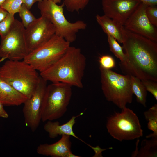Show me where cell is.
<instances>
[{
  "mask_svg": "<svg viewBox=\"0 0 157 157\" xmlns=\"http://www.w3.org/2000/svg\"><path fill=\"white\" fill-rule=\"evenodd\" d=\"M100 66L102 68L111 69L115 66V62L113 58L110 55H104L99 58Z\"/></svg>",
  "mask_w": 157,
  "mask_h": 157,
  "instance_id": "obj_26",
  "label": "cell"
},
{
  "mask_svg": "<svg viewBox=\"0 0 157 157\" xmlns=\"http://www.w3.org/2000/svg\"><path fill=\"white\" fill-rule=\"evenodd\" d=\"M61 136L59 140L54 143L40 144L37 147V153L40 155L52 157H80L72 152L71 136L67 135Z\"/></svg>",
  "mask_w": 157,
  "mask_h": 157,
  "instance_id": "obj_14",
  "label": "cell"
},
{
  "mask_svg": "<svg viewBox=\"0 0 157 157\" xmlns=\"http://www.w3.org/2000/svg\"><path fill=\"white\" fill-rule=\"evenodd\" d=\"M8 13L6 10L0 6V22L5 18Z\"/></svg>",
  "mask_w": 157,
  "mask_h": 157,
  "instance_id": "obj_33",
  "label": "cell"
},
{
  "mask_svg": "<svg viewBox=\"0 0 157 157\" xmlns=\"http://www.w3.org/2000/svg\"><path fill=\"white\" fill-rule=\"evenodd\" d=\"M107 35L110 51L119 59L121 61L120 64L124 63L126 61V57L123 51L122 47L113 37L109 34Z\"/></svg>",
  "mask_w": 157,
  "mask_h": 157,
  "instance_id": "obj_21",
  "label": "cell"
},
{
  "mask_svg": "<svg viewBox=\"0 0 157 157\" xmlns=\"http://www.w3.org/2000/svg\"><path fill=\"white\" fill-rule=\"evenodd\" d=\"M6 0H0V6H1L3 3Z\"/></svg>",
  "mask_w": 157,
  "mask_h": 157,
  "instance_id": "obj_36",
  "label": "cell"
},
{
  "mask_svg": "<svg viewBox=\"0 0 157 157\" xmlns=\"http://www.w3.org/2000/svg\"><path fill=\"white\" fill-rule=\"evenodd\" d=\"M83 114V113H81L77 115L72 116L68 122L62 124H60L58 121H47L44 126V129L48 133L49 138H55L59 135H67L72 136L84 142L76 135L73 130L76 118Z\"/></svg>",
  "mask_w": 157,
  "mask_h": 157,
  "instance_id": "obj_15",
  "label": "cell"
},
{
  "mask_svg": "<svg viewBox=\"0 0 157 157\" xmlns=\"http://www.w3.org/2000/svg\"><path fill=\"white\" fill-rule=\"evenodd\" d=\"M15 19L14 15L8 13L5 18L0 22V36L1 38L8 34Z\"/></svg>",
  "mask_w": 157,
  "mask_h": 157,
  "instance_id": "obj_25",
  "label": "cell"
},
{
  "mask_svg": "<svg viewBox=\"0 0 157 157\" xmlns=\"http://www.w3.org/2000/svg\"><path fill=\"white\" fill-rule=\"evenodd\" d=\"M23 3L22 0H6L1 7L8 13L14 15L19 12Z\"/></svg>",
  "mask_w": 157,
  "mask_h": 157,
  "instance_id": "obj_24",
  "label": "cell"
},
{
  "mask_svg": "<svg viewBox=\"0 0 157 157\" xmlns=\"http://www.w3.org/2000/svg\"><path fill=\"white\" fill-rule=\"evenodd\" d=\"M86 61L80 48L70 46L58 60L40 75L47 81L82 88Z\"/></svg>",
  "mask_w": 157,
  "mask_h": 157,
  "instance_id": "obj_2",
  "label": "cell"
},
{
  "mask_svg": "<svg viewBox=\"0 0 157 157\" xmlns=\"http://www.w3.org/2000/svg\"><path fill=\"white\" fill-rule=\"evenodd\" d=\"M90 0H64L63 3L69 12H79L87 6Z\"/></svg>",
  "mask_w": 157,
  "mask_h": 157,
  "instance_id": "obj_22",
  "label": "cell"
},
{
  "mask_svg": "<svg viewBox=\"0 0 157 157\" xmlns=\"http://www.w3.org/2000/svg\"><path fill=\"white\" fill-rule=\"evenodd\" d=\"M148 6L141 2L128 18L124 28L131 32L157 42V29L149 22L146 11Z\"/></svg>",
  "mask_w": 157,
  "mask_h": 157,
  "instance_id": "obj_12",
  "label": "cell"
},
{
  "mask_svg": "<svg viewBox=\"0 0 157 157\" xmlns=\"http://www.w3.org/2000/svg\"><path fill=\"white\" fill-rule=\"evenodd\" d=\"M142 3L149 6L157 5V0H139Z\"/></svg>",
  "mask_w": 157,
  "mask_h": 157,
  "instance_id": "obj_32",
  "label": "cell"
},
{
  "mask_svg": "<svg viewBox=\"0 0 157 157\" xmlns=\"http://www.w3.org/2000/svg\"><path fill=\"white\" fill-rule=\"evenodd\" d=\"M28 54L39 47L55 35L53 24L41 16L30 24L25 30Z\"/></svg>",
  "mask_w": 157,
  "mask_h": 157,
  "instance_id": "obj_11",
  "label": "cell"
},
{
  "mask_svg": "<svg viewBox=\"0 0 157 157\" xmlns=\"http://www.w3.org/2000/svg\"><path fill=\"white\" fill-rule=\"evenodd\" d=\"M25 28L21 22L15 19L8 34L1 38L0 57L9 60H20L28 54Z\"/></svg>",
  "mask_w": 157,
  "mask_h": 157,
  "instance_id": "obj_9",
  "label": "cell"
},
{
  "mask_svg": "<svg viewBox=\"0 0 157 157\" xmlns=\"http://www.w3.org/2000/svg\"><path fill=\"white\" fill-rule=\"evenodd\" d=\"M147 91L150 92L157 100V81L150 80H141Z\"/></svg>",
  "mask_w": 157,
  "mask_h": 157,
  "instance_id": "obj_27",
  "label": "cell"
},
{
  "mask_svg": "<svg viewBox=\"0 0 157 157\" xmlns=\"http://www.w3.org/2000/svg\"><path fill=\"white\" fill-rule=\"evenodd\" d=\"M47 0L52 1L56 4L60 3L61 1V0Z\"/></svg>",
  "mask_w": 157,
  "mask_h": 157,
  "instance_id": "obj_34",
  "label": "cell"
},
{
  "mask_svg": "<svg viewBox=\"0 0 157 157\" xmlns=\"http://www.w3.org/2000/svg\"><path fill=\"white\" fill-rule=\"evenodd\" d=\"M106 128L111 136L118 141L133 140L142 137L143 131L136 114L126 107L107 119Z\"/></svg>",
  "mask_w": 157,
  "mask_h": 157,
  "instance_id": "obj_7",
  "label": "cell"
},
{
  "mask_svg": "<svg viewBox=\"0 0 157 157\" xmlns=\"http://www.w3.org/2000/svg\"><path fill=\"white\" fill-rule=\"evenodd\" d=\"M47 81L40 76L37 88L34 93L24 103L22 111L25 124L34 132L41 121V108Z\"/></svg>",
  "mask_w": 157,
  "mask_h": 157,
  "instance_id": "obj_10",
  "label": "cell"
},
{
  "mask_svg": "<svg viewBox=\"0 0 157 157\" xmlns=\"http://www.w3.org/2000/svg\"><path fill=\"white\" fill-rule=\"evenodd\" d=\"M101 88L106 100L121 110L133 100L131 75H122L99 66Z\"/></svg>",
  "mask_w": 157,
  "mask_h": 157,
  "instance_id": "obj_4",
  "label": "cell"
},
{
  "mask_svg": "<svg viewBox=\"0 0 157 157\" xmlns=\"http://www.w3.org/2000/svg\"><path fill=\"white\" fill-rule=\"evenodd\" d=\"M23 3L29 9L31 8L33 5L36 2L41 1L42 0H22Z\"/></svg>",
  "mask_w": 157,
  "mask_h": 157,
  "instance_id": "obj_29",
  "label": "cell"
},
{
  "mask_svg": "<svg viewBox=\"0 0 157 157\" xmlns=\"http://www.w3.org/2000/svg\"><path fill=\"white\" fill-rule=\"evenodd\" d=\"M70 44L62 37L55 35L42 46L29 53L23 60L42 72L58 60Z\"/></svg>",
  "mask_w": 157,
  "mask_h": 157,
  "instance_id": "obj_8",
  "label": "cell"
},
{
  "mask_svg": "<svg viewBox=\"0 0 157 157\" xmlns=\"http://www.w3.org/2000/svg\"><path fill=\"white\" fill-rule=\"evenodd\" d=\"M29 10L24 4L23 3L18 13L22 19L21 22L25 28L37 19Z\"/></svg>",
  "mask_w": 157,
  "mask_h": 157,
  "instance_id": "obj_23",
  "label": "cell"
},
{
  "mask_svg": "<svg viewBox=\"0 0 157 157\" xmlns=\"http://www.w3.org/2000/svg\"><path fill=\"white\" fill-rule=\"evenodd\" d=\"M141 2L139 0H102L104 15L124 26Z\"/></svg>",
  "mask_w": 157,
  "mask_h": 157,
  "instance_id": "obj_13",
  "label": "cell"
},
{
  "mask_svg": "<svg viewBox=\"0 0 157 157\" xmlns=\"http://www.w3.org/2000/svg\"><path fill=\"white\" fill-rule=\"evenodd\" d=\"M123 49L126 60L121 67L141 80L157 81V42L124 28Z\"/></svg>",
  "mask_w": 157,
  "mask_h": 157,
  "instance_id": "obj_1",
  "label": "cell"
},
{
  "mask_svg": "<svg viewBox=\"0 0 157 157\" xmlns=\"http://www.w3.org/2000/svg\"><path fill=\"white\" fill-rule=\"evenodd\" d=\"M28 98L0 78V101L3 106H18Z\"/></svg>",
  "mask_w": 157,
  "mask_h": 157,
  "instance_id": "obj_16",
  "label": "cell"
},
{
  "mask_svg": "<svg viewBox=\"0 0 157 157\" xmlns=\"http://www.w3.org/2000/svg\"><path fill=\"white\" fill-rule=\"evenodd\" d=\"M96 19L105 33L112 36L119 43H123L124 30L123 25L104 15L97 14Z\"/></svg>",
  "mask_w": 157,
  "mask_h": 157,
  "instance_id": "obj_17",
  "label": "cell"
},
{
  "mask_svg": "<svg viewBox=\"0 0 157 157\" xmlns=\"http://www.w3.org/2000/svg\"><path fill=\"white\" fill-rule=\"evenodd\" d=\"M144 114L148 122V128L152 131V133L146 136V138H157V104H154L145 111Z\"/></svg>",
  "mask_w": 157,
  "mask_h": 157,
  "instance_id": "obj_20",
  "label": "cell"
},
{
  "mask_svg": "<svg viewBox=\"0 0 157 157\" xmlns=\"http://www.w3.org/2000/svg\"><path fill=\"white\" fill-rule=\"evenodd\" d=\"M9 115L3 108V105L0 101V117L7 118Z\"/></svg>",
  "mask_w": 157,
  "mask_h": 157,
  "instance_id": "obj_31",
  "label": "cell"
},
{
  "mask_svg": "<svg viewBox=\"0 0 157 157\" xmlns=\"http://www.w3.org/2000/svg\"><path fill=\"white\" fill-rule=\"evenodd\" d=\"M130 75L133 93L136 96L137 102L146 107L147 91L140 79L135 76Z\"/></svg>",
  "mask_w": 157,
  "mask_h": 157,
  "instance_id": "obj_19",
  "label": "cell"
},
{
  "mask_svg": "<svg viewBox=\"0 0 157 157\" xmlns=\"http://www.w3.org/2000/svg\"><path fill=\"white\" fill-rule=\"evenodd\" d=\"M72 94V86L63 83L47 85L41 108V121L59 119L65 113Z\"/></svg>",
  "mask_w": 157,
  "mask_h": 157,
  "instance_id": "obj_6",
  "label": "cell"
},
{
  "mask_svg": "<svg viewBox=\"0 0 157 157\" xmlns=\"http://www.w3.org/2000/svg\"><path fill=\"white\" fill-rule=\"evenodd\" d=\"M147 17L150 22L157 27V7L156 5L148 6L146 11Z\"/></svg>",
  "mask_w": 157,
  "mask_h": 157,
  "instance_id": "obj_28",
  "label": "cell"
},
{
  "mask_svg": "<svg viewBox=\"0 0 157 157\" xmlns=\"http://www.w3.org/2000/svg\"><path fill=\"white\" fill-rule=\"evenodd\" d=\"M91 147L94 151L95 152V157H102V152L106 150V149H102L99 146H97L96 147H93L90 145H88Z\"/></svg>",
  "mask_w": 157,
  "mask_h": 157,
  "instance_id": "obj_30",
  "label": "cell"
},
{
  "mask_svg": "<svg viewBox=\"0 0 157 157\" xmlns=\"http://www.w3.org/2000/svg\"><path fill=\"white\" fill-rule=\"evenodd\" d=\"M149 140L144 139L142 142L141 147L138 150L137 146L132 154V157H155L157 156V138H151Z\"/></svg>",
  "mask_w": 157,
  "mask_h": 157,
  "instance_id": "obj_18",
  "label": "cell"
},
{
  "mask_svg": "<svg viewBox=\"0 0 157 157\" xmlns=\"http://www.w3.org/2000/svg\"><path fill=\"white\" fill-rule=\"evenodd\" d=\"M63 3L58 5L47 0H42L38 3L41 16L48 20L53 25L55 35L63 38L70 43L74 42L77 33L87 27L83 21L78 20L74 22H69L64 14Z\"/></svg>",
  "mask_w": 157,
  "mask_h": 157,
  "instance_id": "obj_5",
  "label": "cell"
},
{
  "mask_svg": "<svg viewBox=\"0 0 157 157\" xmlns=\"http://www.w3.org/2000/svg\"><path fill=\"white\" fill-rule=\"evenodd\" d=\"M40 77L37 70L24 60H8L0 67V78L28 98L35 91Z\"/></svg>",
  "mask_w": 157,
  "mask_h": 157,
  "instance_id": "obj_3",
  "label": "cell"
},
{
  "mask_svg": "<svg viewBox=\"0 0 157 157\" xmlns=\"http://www.w3.org/2000/svg\"><path fill=\"white\" fill-rule=\"evenodd\" d=\"M7 59V58L6 57H2L0 59V63L2 62L3 61L6 59Z\"/></svg>",
  "mask_w": 157,
  "mask_h": 157,
  "instance_id": "obj_35",
  "label": "cell"
}]
</instances>
